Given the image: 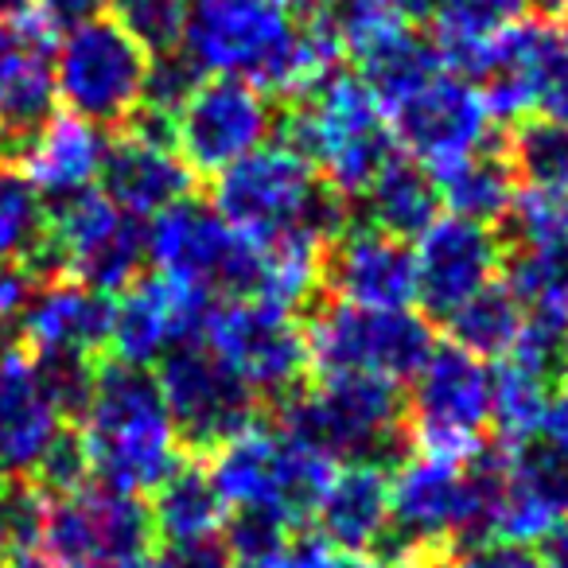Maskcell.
Segmentation results:
<instances>
[{
	"instance_id": "cb8c5ba5",
	"label": "cell",
	"mask_w": 568,
	"mask_h": 568,
	"mask_svg": "<svg viewBox=\"0 0 568 568\" xmlns=\"http://www.w3.org/2000/svg\"><path fill=\"white\" fill-rule=\"evenodd\" d=\"M67 420L32 351L20 343L0 351V483L32 479Z\"/></svg>"
},
{
	"instance_id": "4fadbf2b",
	"label": "cell",
	"mask_w": 568,
	"mask_h": 568,
	"mask_svg": "<svg viewBox=\"0 0 568 568\" xmlns=\"http://www.w3.org/2000/svg\"><path fill=\"white\" fill-rule=\"evenodd\" d=\"M389 537L397 557L436 568L448 552L475 545L471 464L436 456H405L389 471Z\"/></svg>"
},
{
	"instance_id": "52a82bcc",
	"label": "cell",
	"mask_w": 568,
	"mask_h": 568,
	"mask_svg": "<svg viewBox=\"0 0 568 568\" xmlns=\"http://www.w3.org/2000/svg\"><path fill=\"white\" fill-rule=\"evenodd\" d=\"M152 55L105 12L59 28L55 102L98 129H125L141 113Z\"/></svg>"
},
{
	"instance_id": "60d3db41",
	"label": "cell",
	"mask_w": 568,
	"mask_h": 568,
	"mask_svg": "<svg viewBox=\"0 0 568 568\" xmlns=\"http://www.w3.org/2000/svg\"><path fill=\"white\" fill-rule=\"evenodd\" d=\"M436 568H549L545 552L518 541H475L448 552Z\"/></svg>"
},
{
	"instance_id": "1f68e13d",
	"label": "cell",
	"mask_w": 568,
	"mask_h": 568,
	"mask_svg": "<svg viewBox=\"0 0 568 568\" xmlns=\"http://www.w3.org/2000/svg\"><path fill=\"white\" fill-rule=\"evenodd\" d=\"M324 250L327 242H320L316 234H281L257 242L250 296L301 312L324 288Z\"/></svg>"
},
{
	"instance_id": "9a60e30c",
	"label": "cell",
	"mask_w": 568,
	"mask_h": 568,
	"mask_svg": "<svg viewBox=\"0 0 568 568\" xmlns=\"http://www.w3.org/2000/svg\"><path fill=\"white\" fill-rule=\"evenodd\" d=\"M149 242V265L160 276L183 281L199 293L226 301V296H250L253 257L257 242L237 234L211 203L180 199L144 226Z\"/></svg>"
},
{
	"instance_id": "f35d334b",
	"label": "cell",
	"mask_w": 568,
	"mask_h": 568,
	"mask_svg": "<svg viewBox=\"0 0 568 568\" xmlns=\"http://www.w3.org/2000/svg\"><path fill=\"white\" fill-rule=\"evenodd\" d=\"M105 17L152 59L180 51L183 24H187V0H105Z\"/></svg>"
},
{
	"instance_id": "ffe728a7",
	"label": "cell",
	"mask_w": 568,
	"mask_h": 568,
	"mask_svg": "<svg viewBox=\"0 0 568 568\" xmlns=\"http://www.w3.org/2000/svg\"><path fill=\"white\" fill-rule=\"evenodd\" d=\"M214 296L199 293L172 276H141L125 293L113 296L110 355L113 363L156 371L172 351L199 339Z\"/></svg>"
},
{
	"instance_id": "8fae6325",
	"label": "cell",
	"mask_w": 568,
	"mask_h": 568,
	"mask_svg": "<svg viewBox=\"0 0 568 568\" xmlns=\"http://www.w3.org/2000/svg\"><path fill=\"white\" fill-rule=\"evenodd\" d=\"M199 343L219 355L257 394V402L261 397L284 402L304 386V374L312 371L304 320L257 296L214 301Z\"/></svg>"
},
{
	"instance_id": "f6af8a7d",
	"label": "cell",
	"mask_w": 568,
	"mask_h": 568,
	"mask_svg": "<svg viewBox=\"0 0 568 568\" xmlns=\"http://www.w3.org/2000/svg\"><path fill=\"white\" fill-rule=\"evenodd\" d=\"M541 448L549 452L552 459H557V467L568 475V378L560 389H552L549 397V413H545L541 420Z\"/></svg>"
},
{
	"instance_id": "83f0119b",
	"label": "cell",
	"mask_w": 568,
	"mask_h": 568,
	"mask_svg": "<svg viewBox=\"0 0 568 568\" xmlns=\"http://www.w3.org/2000/svg\"><path fill=\"white\" fill-rule=\"evenodd\" d=\"M110 133L74 113H51L32 141L24 144L17 168L32 180V187L48 199V206L63 203L71 195L98 187V175L105 164Z\"/></svg>"
},
{
	"instance_id": "5b68a950",
	"label": "cell",
	"mask_w": 568,
	"mask_h": 568,
	"mask_svg": "<svg viewBox=\"0 0 568 568\" xmlns=\"http://www.w3.org/2000/svg\"><path fill=\"white\" fill-rule=\"evenodd\" d=\"M332 467V459L308 444L257 420L211 448L206 459V471L230 514H257L281 521L284 529H296L308 518Z\"/></svg>"
},
{
	"instance_id": "b9f144b4",
	"label": "cell",
	"mask_w": 568,
	"mask_h": 568,
	"mask_svg": "<svg viewBox=\"0 0 568 568\" xmlns=\"http://www.w3.org/2000/svg\"><path fill=\"white\" fill-rule=\"evenodd\" d=\"M537 113L568 125V20H560L557 36H552V43H549V55H545Z\"/></svg>"
},
{
	"instance_id": "8992f818",
	"label": "cell",
	"mask_w": 568,
	"mask_h": 568,
	"mask_svg": "<svg viewBox=\"0 0 568 568\" xmlns=\"http://www.w3.org/2000/svg\"><path fill=\"white\" fill-rule=\"evenodd\" d=\"M308 363L320 378H382L405 386L433 355L428 316L413 308H358L327 301L304 324Z\"/></svg>"
},
{
	"instance_id": "6da1fadb",
	"label": "cell",
	"mask_w": 568,
	"mask_h": 568,
	"mask_svg": "<svg viewBox=\"0 0 568 568\" xmlns=\"http://www.w3.org/2000/svg\"><path fill=\"white\" fill-rule=\"evenodd\" d=\"M183 55L199 74L245 79L268 98H304L316 90L343 48L324 20H293L273 0H187Z\"/></svg>"
},
{
	"instance_id": "680465c9",
	"label": "cell",
	"mask_w": 568,
	"mask_h": 568,
	"mask_svg": "<svg viewBox=\"0 0 568 568\" xmlns=\"http://www.w3.org/2000/svg\"><path fill=\"white\" fill-rule=\"evenodd\" d=\"M0 568H12V565H9V560H4V557H0Z\"/></svg>"
},
{
	"instance_id": "74e56055",
	"label": "cell",
	"mask_w": 568,
	"mask_h": 568,
	"mask_svg": "<svg viewBox=\"0 0 568 568\" xmlns=\"http://www.w3.org/2000/svg\"><path fill=\"white\" fill-rule=\"evenodd\" d=\"M324 24L335 32L343 55L358 59L378 43L402 36L405 28H413V20L402 0H332Z\"/></svg>"
},
{
	"instance_id": "30bf717a",
	"label": "cell",
	"mask_w": 568,
	"mask_h": 568,
	"mask_svg": "<svg viewBox=\"0 0 568 568\" xmlns=\"http://www.w3.org/2000/svg\"><path fill=\"white\" fill-rule=\"evenodd\" d=\"M43 268L48 276H71L105 296L125 293L149 268L144 222L98 187L63 199L51 206Z\"/></svg>"
},
{
	"instance_id": "681fc988",
	"label": "cell",
	"mask_w": 568,
	"mask_h": 568,
	"mask_svg": "<svg viewBox=\"0 0 568 568\" xmlns=\"http://www.w3.org/2000/svg\"><path fill=\"white\" fill-rule=\"evenodd\" d=\"M276 9L288 12L293 20H301V24H308V20H324L327 9H332V0H273Z\"/></svg>"
},
{
	"instance_id": "ac0fdd59",
	"label": "cell",
	"mask_w": 568,
	"mask_h": 568,
	"mask_svg": "<svg viewBox=\"0 0 568 568\" xmlns=\"http://www.w3.org/2000/svg\"><path fill=\"white\" fill-rule=\"evenodd\" d=\"M152 374H156V386L164 394L183 448L211 452L234 433H242L245 425H253L257 394L199 339L172 351Z\"/></svg>"
},
{
	"instance_id": "9c48e42d",
	"label": "cell",
	"mask_w": 568,
	"mask_h": 568,
	"mask_svg": "<svg viewBox=\"0 0 568 568\" xmlns=\"http://www.w3.org/2000/svg\"><path fill=\"white\" fill-rule=\"evenodd\" d=\"M405 433L420 456L452 464L479 459L490 436V363L452 343L433 347L425 366L413 374Z\"/></svg>"
},
{
	"instance_id": "277c9868",
	"label": "cell",
	"mask_w": 568,
	"mask_h": 568,
	"mask_svg": "<svg viewBox=\"0 0 568 568\" xmlns=\"http://www.w3.org/2000/svg\"><path fill=\"white\" fill-rule=\"evenodd\" d=\"M284 144L301 152L343 203L363 199L382 164L397 152L382 102L358 74L343 71H332L316 90L296 98L284 118Z\"/></svg>"
},
{
	"instance_id": "7c38bea8",
	"label": "cell",
	"mask_w": 568,
	"mask_h": 568,
	"mask_svg": "<svg viewBox=\"0 0 568 568\" xmlns=\"http://www.w3.org/2000/svg\"><path fill=\"white\" fill-rule=\"evenodd\" d=\"M475 541H549L568 518V475L541 444L471 459Z\"/></svg>"
},
{
	"instance_id": "db71d44e",
	"label": "cell",
	"mask_w": 568,
	"mask_h": 568,
	"mask_svg": "<svg viewBox=\"0 0 568 568\" xmlns=\"http://www.w3.org/2000/svg\"><path fill=\"white\" fill-rule=\"evenodd\" d=\"M534 4H541L545 17H565L568 12V0H534Z\"/></svg>"
},
{
	"instance_id": "836d02e7",
	"label": "cell",
	"mask_w": 568,
	"mask_h": 568,
	"mask_svg": "<svg viewBox=\"0 0 568 568\" xmlns=\"http://www.w3.org/2000/svg\"><path fill=\"white\" fill-rule=\"evenodd\" d=\"M549 371H537L518 358H503L490 366V433L503 440V448L537 444L541 420L549 413Z\"/></svg>"
},
{
	"instance_id": "2e32d148",
	"label": "cell",
	"mask_w": 568,
	"mask_h": 568,
	"mask_svg": "<svg viewBox=\"0 0 568 568\" xmlns=\"http://www.w3.org/2000/svg\"><path fill=\"white\" fill-rule=\"evenodd\" d=\"M172 144L195 175H219L253 149L273 141V98L245 79L203 74L172 113Z\"/></svg>"
},
{
	"instance_id": "c3c4849f",
	"label": "cell",
	"mask_w": 568,
	"mask_h": 568,
	"mask_svg": "<svg viewBox=\"0 0 568 568\" xmlns=\"http://www.w3.org/2000/svg\"><path fill=\"white\" fill-rule=\"evenodd\" d=\"M230 568H293V560H288V545H284V549H265V552H245V557H230Z\"/></svg>"
},
{
	"instance_id": "f907efd6",
	"label": "cell",
	"mask_w": 568,
	"mask_h": 568,
	"mask_svg": "<svg viewBox=\"0 0 568 568\" xmlns=\"http://www.w3.org/2000/svg\"><path fill=\"white\" fill-rule=\"evenodd\" d=\"M545 545H549V549H545V565H549V568H568V518L552 529V537Z\"/></svg>"
},
{
	"instance_id": "bcb514c9",
	"label": "cell",
	"mask_w": 568,
	"mask_h": 568,
	"mask_svg": "<svg viewBox=\"0 0 568 568\" xmlns=\"http://www.w3.org/2000/svg\"><path fill=\"white\" fill-rule=\"evenodd\" d=\"M288 560H293V568H347L351 557H343L327 537L304 534V537H293V545H288Z\"/></svg>"
},
{
	"instance_id": "7402d4cb",
	"label": "cell",
	"mask_w": 568,
	"mask_h": 568,
	"mask_svg": "<svg viewBox=\"0 0 568 568\" xmlns=\"http://www.w3.org/2000/svg\"><path fill=\"white\" fill-rule=\"evenodd\" d=\"M506 245L495 226L440 214L413 237V281H417L420 316L448 320L479 288L498 281Z\"/></svg>"
},
{
	"instance_id": "d6a6232c",
	"label": "cell",
	"mask_w": 568,
	"mask_h": 568,
	"mask_svg": "<svg viewBox=\"0 0 568 568\" xmlns=\"http://www.w3.org/2000/svg\"><path fill=\"white\" fill-rule=\"evenodd\" d=\"M529 312L521 308L518 296L506 288V281H490L487 288L464 301L448 320V339L452 347L467 351V355L483 358V363H503L514 347H518L521 332H526Z\"/></svg>"
},
{
	"instance_id": "d4e9b609",
	"label": "cell",
	"mask_w": 568,
	"mask_h": 568,
	"mask_svg": "<svg viewBox=\"0 0 568 568\" xmlns=\"http://www.w3.org/2000/svg\"><path fill=\"white\" fill-rule=\"evenodd\" d=\"M324 288L332 301L358 308H413V245L371 222H347L324 250Z\"/></svg>"
},
{
	"instance_id": "ab89813d",
	"label": "cell",
	"mask_w": 568,
	"mask_h": 568,
	"mask_svg": "<svg viewBox=\"0 0 568 568\" xmlns=\"http://www.w3.org/2000/svg\"><path fill=\"white\" fill-rule=\"evenodd\" d=\"M534 0H440V9L428 24H459V28H503L529 12Z\"/></svg>"
},
{
	"instance_id": "f546056e",
	"label": "cell",
	"mask_w": 568,
	"mask_h": 568,
	"mask_svg": "<svg viewBox=\"0 0 568 568\" xmlns=\"http://www.w3.org/2000/svg\"><path fill=\"white\" fill-rule=\"evenodd\" d=\"M433 180L436 191H440V206H448V214H456V219L479 222V226L506 222L521 195V183L514 175L510 160L495 144L456 160L452 168L436 172Z\"/></svg>"
},
{
	"instance_id": "f5cc1de1",
	"label": "cell",
	"mask_w": 568,
	"mask_h": 568,
	"mask_svg": "<svg viewBox=\"0 0 568 568\" xmlns=\"http://www.w3.org/2000/svg\"><path fill=\"white\" fill-rule=\"evenodd\" d=\"M36 9V0H0V20H17Z\"/></svg>"
},
{
	"instance_id": "3957f363",
	"label": "cell",
	"mask_w": 568,
	"mask_h": 568,
	"mask_svg": "<svg viewBox=\"0 0 568 568\" xmlns=\"http://www.w3.org/2000/svg\"><path fill=\"white\" fill-rule=\"evenodd\" d=\"M211 206L253 242L281 234H316L320 242H332L347 226V203L327 191L316 168L284 141L261 144L214 175Z\"/></svg>"
},
{
	"instance_id": "7a4b0ae2",
	"label": "cell",
	"mask_w": 568,
	"mask_h": 568,
	"mask_svg": "<svg viewBox=\"0 0 568 568\" xmlns=\"http://www.w3.org/2000/svg\"><path fill=\"white\" fill-rule=\"evenodd\" d=\"M74 436L90 479L121 495H152L183 464V440L156 386V374L125 363L94 366V382L74 413Z\"/></svg>"
},
{
	"instance_id": "7dc6e473",
	"label": "cell",
	"mask_w": 568,
	"mask_h": 568,
	"mask_svg": "<svg viewBox=\"0 0 568 568\" xmlns=\"http://www.w3.org/2000/svg\"><path fill=\"white\" fill-rule=\"evenodd\" d=\"M36 9L51 20L55 28H67V24H79L87 17H98L105 9V0H36Z\"/></svg>"
},
{
	"instance_id": "e575fe53",
	"label": "cell",
	"mask_w": 568,
	"mask_h": 568,
	"mask_svg": "<svg viewBox=\"0 0 568 568\" xmlns=\"http://www.w3.org/2000/svg\"><path fill=\"white\" fill-rule=\"evenodd\" d=\"M51 206L32 187L17 164L0 160V265H32L48 281L43 253H48Z\"/></svg>"
},
{
	"instance_id": "f1b7e54d",
	"label": "cell",
	"mask_w": 568,
	"mask_h": 568,
	"mask_svg": "<svg viewBox=\"0 0 568 568\" xmlns=\"http://www.w3.org/2000/svg\"><path fill=\"white\" fill-rule=\"evenodd\" d=\"M226 503L214 487L211 471L199 464H180L156 490H152L149 521L152 534L164 537V545H195L222 541L226 534Z\"/></svg>"
},
{
	"instance_id": "4dcf8cb0",
	"label": "cell",
	"mask_w": 568,
	"mask_h": 568,
	"mask_svg": "<svg viewBox=\"0 0 568 568\" xmlns=\"http://www.w3.org/2000/svg\"><path fill=\"white\" fill-rule=\"evenodd\" d=\"M363 203L371 214V226L386 230L402 242H413L420 230H428L440 219V191H436L433 172L402 152H394L382 164V172L366 187Z\"/></svg>"
},
{
	"instance_id": "d590c367",
	"label": "cell",
	"mask_w": 568,
	"mask_h": 568,
	"mask_svg": "<svg viewBox=\"0 0 568 568\" xmlns=\"http://www.w3.org/2000/svg\"><path fill=\"white\" fill-rule=\"evenodd\" d=\"M514 175L521 191H541V195H568V125L552 118H521L506 144Z\"/></svg>"
},
{
	"instance_id": "603a6c76",
	"label": "cell",
	"mask_w": 568,
	"mask_h": 568,
	"mask_svg": "<svg viewBox=\"0 0 568 568\" xmlns=\"http://www.w3.org/2000/svg\"><path fill=\"white\" fill-rule=\"evenodd\" d=\"M191 187H195V172L172 144V129L164 121L136 113L118 136H110L98 191L110 195L125 214L149 222L172 203L187 199Z\"/></svg>"
},
{
	"instance_id": "4316f807",
	"label": "cell",
	"mask_w": 568,
	"mask_h": 568,
	"mask_svg": "<svg viewBox=\"0 0 568 568\" xmlns=\"http://www.w3.org/2000/svg\"><path fill=\"white\" fill-rule=\"evenodd\" d=\"M343 557H371L389 541V471L382 459L335 464L308 514Z\"/></svg>"
},
{
	"instance_id": "7bdbcfd3",
	"label": "cell",
	"mask_w": 568,
	"mask_h": 568,
	"mask_svg": "<svg viewBox=\"0 0 568 568\" xmlns=\"http://www.w3.org/2000/svg\"><path fill=\"white\" fill-rule=\"evenodd\" d=\"M43 276L32 265H0V327L17 324Z\"/></svg>"
},
{
	"instance_id": "9f6ffc18",
	"label": "cell",
	"mask_w": 568,
	"mask_h": 568,
	"mask_svg": "<svg viewBox=\"0 0 568 568\" xmlns=\"http://www.w3.org/2000/svg\"><path fill=\"white\" fill-rule=\"evenodd\" d=\"M102 568H149V557L133 560V565H102Z\"/></svg>"
},
{
	"instance_id": "6f0895ef",
	"label": "cell",
	"mask_w": 568,
	"mask_h": 568,
	"mask_svg": "<svg viewBox=\"0 0 568 568\" xmlns=\"http://www.w3.org/2000/svg\"><path fill=\"white\" fill-rule=\"evenodd\" d=\"M4 347H9V343H4V327H0V351H4Z\"/></svg>"
},
{
	"instance_id": "44dd1931",
	"label": "cell",
	"mask_w": 568,
	"mask_h": 568,
	"mask_svg": "<svg viewBox=\"0 0 568 568\" xmlns=\"http://www.w3.org/2000/svg\"><path fill=\"white\" fill-rule=\"evenodd\" d=\"M59 28L40 9L0 20V160L17 164L24 144L55 113Z\"/></svg>"
},
{
	"instance_id": "816d5d0a",
	"label": "cell",
	"mask_w": 568,
	"mask_h": 568,
	"mask_svg": "<svg viewBox=\"0 0 568 568\" xmlns=\"http://www.w3.org/2000/svg\"><path fill=\"white\" fill-rule=\"evenodd\" d=\"M347 568H428L420 565V560H409V557H378V552H371V557H351Z\"/></svg>"
},
{
	"instance_id": "ba28073f",
	"label": "cell",
	"mask_w": 568,
	"mask_h": 568,
	"mask_svg": "<svg viewBox=\"0 0 568 568\" xmlns=\"http://www.w3.org/2000/svg\"><path fill=\"white\" fill-rule=\"evenodd\" d=\"M276 428L332 464L378 459L405 428L402 386L382 378H320V386L284 397Z\"/></svg>"
},
{
	"instance_id": "ee69618b",
	"label": "cell",
	"mask_w": 568,
	"mask_h": 568,
	"mask_svg": "<svg viewBox=\"0 0 568 568\" xmlns=\"http://www.w3.org/2000/svg\"><path fill=\"white\" fill-rule=\"evenodd\" d=\"M149 568H230L226 541H195V545H164L149 552Z\"/></svg>"
},
{
	"instance_id": "5bb4252c",
	"label": "cell",
	"mask_w": 568,
	"mask_h": 568,
	"mask_svg": "<svg viewBox=\"0 0 568 568\" xmlns=\"http://www.w3.org/2000/svg\"><path fill=\"white\" fill-rule=\"evenodd\" d=\"M152 521L136 495H121L102 483H82L67 495H48L40 552L48 568L133 565L149 557Z\"/></svg>"
},
{
	"instance_id": "8d00e7d4",
	"label": "cell",
	"mask_w": 568,
	"mask_h": 568,
	"mask_svg": "<svg viewBox=\"0 0 568 568\" xmlns=\"http://www.w3.org/2000/svg\"><path fill=\"white\" fill-rule=\"evenodd\" d=\"M355 63H358V79L371 87V94L382 102V110L397 105L405 94H413L420 82L440 71V59H436L433 43L417 28H405L402 36L371 48Z\"/></svg>"
},
{
	"instance_id": "484cf974",
	"label": "cell",
	"mask_w": 568,
	"mask_h": 568,
	"mask_svg": "<svg viewBox=\"0 0 568 568\" xmlns=\"http://www.w3.org/2000/svg\"><path fill=\"white\" fill-rule=\"evenodd\" d=\"M20 324V347L40 358H87L110 347L113 296L87 288L71 276H48L28 301Z\"/></svg>"
},
{
	"instance_id": "e0dca14e",
	"label": "cell",
	"mask_w": 568,
	"mask_h": 568,
	"mask_svg": "<svg viewBox=\"0 0 568 568\" xmlns=\"http://www.w3.org/2000/svg\"><path fill=\"white\" fill-rule=\"evenodd\" d=\"M389 133L402 156L417 160L428 172H444L456 160L490 144V121L487 102L479 87L452 71H436L433 79L420 82L413 94H405L397 105L386 110Z\"/></svg>"
},
{
	"instance_id": "11a10c76",
	"label": "cell",
	"mask_w": 568,
	"mask_h": 568,
	"mask_svg": "<svg viewBox=\"0 0 568 568\" xmlns=\"http://www.w3.org/2000/svg\"><path fill=\"white\" fill-rule=\"evenodd\" d=\"M560 374L568 378V332H565V351H560Z\"/></svg>"
},
{
	"instance_id": "d6986e66",
	"label": "cell",
	"mask_w": 568,
	"mask_h": 568,
	"mask_svg": "<svg viewBox=\"0 0 568 568\" xmlns=\"http://www.w3.org/2000/svg\"><path fill=\"white\" fill-rule=\"evenodd\" d=\"M514 250H506V288L534 320L568 327V195L521 191L510 211Z\"/></svg>"
}]
</instances>
